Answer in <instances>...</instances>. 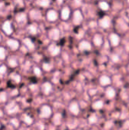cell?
Wrapping results in <instances>:
<instances>
[{"mask_svg": "<svg viewBox=\"0 0 129 130\" xmlns=\"http://www.w3.org/2000/svg\"><path fill=\"white\" fill-rule=\"evenodd\" d=\"M114 27L118 34H125L129 29L128 24L126 22L125 19L121 17H118L116 18L114 22Z\"/></svg>", "mask_w": 129, "mask_h": 130, "instance_id": "obj_1", "label": "cell"}, {"mask_svg": "<svg viewBox=\"0 0 129 130\" xmlns=\"http://www.w3.org/2000/svg\"><path fill=\"white\" fill-rule=\"evenodd\" d=\"M84 20V14L82 11L79 8H76L72 11L71 14V22L75 26L81 25Z\"/></svg>", "mask_w": 129, "mask_h": 130, "instance_id": "obj_2", "label": "cell"}, {"mask_svg": "<svg viewBox=\"0 0 129 130\" xmlns=\"http://www.w3.org/2000/svg\"><path fill=\"white\" fill-rule=\"evenodd\" d=\"M52 115V109L49 104H43L39 109V117L42 119H49Z\"/></svg>", "mask_w": 129, "mask_h": 130, "instance_id": "obj_3", "label": "cell"}, {"mask_svg": "<svg viewBox=\"0 0 129 130\" xmlns=\"http://www.w3.org/2000/svg\"><path fill=\"white\" fill-rule=\"evenodd\" d=\"M112 24V18L109 15H103L97 21V25L99 27L103 30H107Z\"/></svg>", "mask_w": 129, "mask_h": 130, "instance_id": "obj_4", "label": "cell"}, {"mask_svg": "<svg viewBox=\"0 0 129 130\" xmlns=\"http://www.w3.org/2000/svg\"><path fill=\"white\" fill-rule=\"evenodd\" d=\"M108 40L112 47H117L121 43V37L117 32H112L108 35Z\"/></svg>", "mask_w": 129, "mask_h": 130, "instance_id": "obj_5", "label": "cell"}, {"mask_svg": "<svg viewBox=\"0 0 129 130\" xmlns=\"http://www.w3.org/2000/svg\"><path fill=\"white\" fill-rule=\"evenodd\" d=\"M71 14H72V11L71 8L68 5H65L63 6L60 10L59 18L63 21H67L71 18Z\"/></svg>", "mask_w": 129, "mask_h": 130, "instance_id": "obj_6", "label": "cell"}, {"mask_svg": "<svg viewBox=\"0 0 129 130\" xmlns=\"http://www.w3.org/2000/svg\"><path fill=\"white\" fill-rule=\"evenodd\" d=\"M68 111L71 113V114H72L73 116H78L81 113V107H80V105H79V103L78 102V101L76 100H73L71 101L68 106Z\"/></svg>", "mask_w": 129, "mask_h": 130, "instance_id": "obj_7", "label": "cell"}, {"mask_svg": "<svg viewBox=\"0 0 129 130\" xmlns=\"http://www.w3.org/2000/svg\"><path fill=\"white\" fill-rule=\"evenodd\" d=\"M78 49L81 53L90 52L92 50V43L87 40H81L78 44Z\"/></svg>", "mask_w": 129, "mask_h": 130, "instance_id": "obj_8", "label": "cell"}, {"mask_svg": "<svg viewBox=\"0 0 129 130\" xmlns=\"http://www.w3.org/2000/svg\"><path fill=\"white\" fill-rule=\"evenodd\" d=\"M48 37L52 41H58L61 37V31L59 27H52L48 30Z\"/></svg>", "mask_w": 129, "mask_h": 130, "instance_id": "obj_9", "label": "cell"}, {"mask_svg": "<svg viewBox=\"0 0 129 130\" xmlns=\"http://www.w3.org/2000/svg\"><path fill=\"white\" fill-rule=\"evenodd\" d=\"M46 18L49 22H56L59 18V13L55 9L49 8L46 13Z\"/></svg>", "mask_w": 129, "mask_h": 130, "instance_id": "obj_10", "label": "cell"}, {"mask_svg": "<svg viewBox=\"0 0 129 130\" xmlns=\"http://www.w3.org/2000/svg\"><path fill=\"white\" fill-rule=\"evenodd\" d=\"M47 50L51 56L56 57L61 53V46L56 43H52L49 45Z\"/></svg>", "mask_w": 129, "mask_h": 130, "instance_id": "obj_11", "label": "cell"}, {"mask_svg": "<svg viewBox=\"0 0 129 130\" xmlns=\"http://www.w3.org/2000/svg\"><path fill=\"white\" fill-rule=\"evenodd\" d=\"M104 43V39H103V36L97 32L96 34H94L92 37V44L96 46V47H100L103 45Z\"/></svg>", "mask_w": 129, "mask_h": 130, "instance_id": "obj_12", "label": "cell"}, {"mask_svg": "<svg viewBox=\"0 0 129 130\" xmlns=\"http://www.w3.org/2000/svg\"><path fill=\"white\" fill-rule=\"evenodd\" d=\"M98 82H99V85L101 87L106 88L107 86L111 85L113 82H112V78L109 75H101L98 78Z\"/></svg>", "mask_w": 129, "mask_h": 130, "instance_id": "obj_13", "label": "cell"}, {"mask_svg": "<svg viewBox=\"0 0 129 130\" xmlns=\"http://www.w3.org/2000/svg\"><path fill=\"white\" fill-rule=\"evenodd\" d=\"M104 94H105V97L108 100H113L116 96V91L113 87L109 85L105 88Z\"/></svg>", "mask_w": 129, "mask_h": 130, "instance_id": "obj_14", "label": "cell"}, {"mask_svg": "<svg viewBox=\"0 0 129 130\" xmlns=\"http://www.w3.org/2000/svg\"><path fill=\"white\" fill-rule=\"evenodd\" d=\"M41 89H42V92L44 95H49L52 92V90H53V88H52V85L49 82H44L43 85H42V87H41Z\"/></svg>", "mask_w": 129, "mask_h": 130, "instance_id": "obj_15", "label": "cell"}, {"mask_svg": "<svg viewBox=\"0 0 129 130\" xmlns=\"http://www.w3.org/2000/svg\"><path fill=\"white\" fill-rule=\"evenodd\" d=\"M29 15H30V18L32 20H34V21H39L42 18L41 11L40 10H38V9H32L30 11Z\"/></svg>", "mask_w": 129, "mask_h": 130, "instance_id": "obj_16", "label": "cell"}, {"mask_svg": "<svg viewBox=\"0 0 129 130\" xmlns=\"http://www.w3.org/2000/svg\"><path fill=\"white\" fill-rule=\"evenodd\" d=\"M52 122L54 126H60L62 122V114L61 113H56V114H54L52 118Z\"/></svg>", "mask_w": 129, "mask_h": 130, "instance_id": "obj_17", "label": "cell"}, {"mask_svg": "<svg viewBox=\"0 0 129 130\" xmlns=\"http://www.w3.org/2000/svg\"><path fill=\"white\" fill-rule=\"evenodd\" d=\"M98 7H99V8L102 11H104V12L109 11L110 10V5H109V3L108 2L105 1V0L99 1V2H98Z\"/></svg>", "mask_w": 129, "mask_h": 130, "instance_id": "obj_18", "label": "cell"}, {"mask_svg": "<svg viewBox=\"0 0 129 130\" xmlns=\"http://www.w3.org/2000/svg\"><path fill=\"white\" fill-rule=\"evenodd\" d=\"M104 102L102 100H97L91 104V108L94 110H100L103 108Z\"/></svg>", "mask_w": 129, "mask_h": 130, "instance_id": "obj_19", "label": "cell"}, {"mask_svg": "<svg viewBox=\"0 0 129 130\" xmlns=\"http://www.w3.org/2000/svg\"><path fill=\"white\" fill-rule=\"evenodd\" d=\"M2 30L6 34H11L12 33V27L11 23L9 21H5L2 25Z\"/></svg>", "mask_w": 129, "mask_h": 130, "instance_id": "obj_20", "label": "cell"}, {"mask_svg": "<svg viewBox=\"0 0 129 130\" xmlns=\"http://www.w3.org/2000/svg\"><path fill=\"white\" fill-rule=\"evenodd\" d=\"M7 44L13 50H16L19 48V42L15 40H8L7 41Z\"/></svg>", "mask_w": 129, "mask_h": 130, "instance_id": "obj_21", "label": "cell"}, {"mask_svg": "<svg viewBox=\"0 0 129 130\" xmlns=\"http://www.w3.org/2000/svg\"><path fill=\"white\" fill-rule=\"evenodd\" d=\"M15 19H16V21H17L18 24H24L26 23V21H27V16H26L25 14L21 13V14H18L16 16Z\"/></svg>", "mask_w": 129, "mask_h": 130, "instance_id": "obj_22", "label": "cell"}, {"mask_svg": "<svg viewBox=\"0 0 129 130\" xmlns=\"http://www.w3.org/2000/svg\"><path fill=\"white\" fill-rule=\"evenodd\" d=\"M7 111L8 113L11 114V113H15L18 111V107L14 104V103H11V104H9L7 107Z\"/></svg>", "mask_w": 129, "mask_h": 130, "instance_id": "obj_23", "label": "cell"}, {"mask_svg": "<svg viewBox=\"0 0 129 130\" xmlns=\"http://www.w3.org/2000/svg\"><path fill=\"white\" fill-rule=\"evenodd\" d=\"M24 45H26V46L28 48L29 50H33L35 49L34 43L30 38H25L24 40Z\"/></svg>", "mask_w": 129, "mask_h": 130, "instance_id": "obj_24", "label": "cell"}, {"mask_svg": "<svg viewBox=\"0 0 129 130\" xmlns=\"http://www.w3.org/2000/svg\"><path fill=\"white\" fill-rule=\"evenodd\" d=\"M36 5H38L41 8H48L50 5V0H36Z\"/></svg>", "mask_w": 129, "mask_h": 130, "instance_id": "obj_25", "label": "cell"}, {"mask_svg": "<svg viewBox=\"0 0 129 130\" xmlns=\"http://www.w3.org/2000/svg\"><path fill=\"white\" fill-rule=\"evenodd\" d=\"M42 68L45 72H50L53 69L54 66L52 62H43L42 65Z\"/></svg>", "mask_w": 129, "mask_h": 130, "instance_id": "obj_26", "label": "cell"}, {"mask_svg": "<svg viewBox=\"0 0 129 130\" xmlns=\"http://www.w3.org/2000/svg\"><path fill=\"white\" fill-rule=\"evenodd\" d=\"M98 121V117L97 116L96 113H92L88 117V123L90 125H94L96 124Z\"/></svg>", "mask_w": 129, "mask_h": 130, "instance_id": "obj_27", "label": "cell"}, {"mask_svg": "<svg viewBox=\"0 0 129 130\" xmlns=\"http://www.w3.org/2000/svg\"><path fill=\"white\" fill-rule=\"evenodd\" d=\"M27 30L32 35H36L37 34V27L35 24H30L27 27Z\"/></svg>", "mask_w": 129, "mask_h": 130, "instance_id": "obj_28", "label": "cell"}, {"mask_svg": "<svg viewBox=\"0 0 129 130\" xmlns=\"http://www.w3.org/2000/svg\"><path fill=\"white\" fill-rule=\"evenodd\" d=\"M18 62H17V58H15V56H12L11 58L8 59V65L11 67H16L17 66Z\"/></svg>", "mask_w": 129, "mask_h": 130, "instance_id": "obj_29", "label": "cell"}, {"mask_svg": "<svg viewBox=\"0 0 129 130\" xmlns=\"http://www.w3.org/2000/svg\"><path fill=\"white\" fill-rule=\"evenodd\" d=\"M110 59H111L112 62H114V63H118V62L120 61V57H119V56L118 54H116V53L112 54V55L110 56Z\"/></svg>", "mask_w": 129, "mask_h": 130, "instance_id": "obj_30", "label": "cell"}, {"mask_svg": "<svg viewBox=\"0 0 129 130\" xmlns=\"http://www.w3.org/2000/svg\"><path fill=\"white\" fill-rule=\"evenodd\" d=\"M24 121L27 124V125H31L32 123H33V120L30 117H28V116H24Z\"/></svg>", "mask_w": 129, "mask_h": 130, "instance_id": "obj_31", "label": "cell"}, {"mask_svg": "<svg viewBox=\"0 0 129 130\" xmlns=\"http://www.w3.org/2000/svg\"><path fill=\"white\" fill-rule=\"evenodd\" d=\"M5 50L3 47H0V59H4L5 58Z\"/></svg>", "mask_w": 129, "mask_h": 130, "instance_id": "obj_32", "label": "cell"}, {"mask_svg": "<svg viewBox=\"0 0 129 130\" xmlns=\"http://www.w3.org/2000/svg\"><path fill=\"white\" fill-rule=\"evenodd\" d=\"M33 72H34V74H35L36 76H40L41 74H42V72H41L40 69L38 68V67H35V68L33 69Z\"/></svg>", "mask_w": 129, "mask_h": 130, "instance_id": "obj_33", "label": "cell"}, {"mask_svg": "<svg viewBox=\"0 0 129 130\" xmlns=\"http://www.w3.org/2000/svg\"><path fill=\"white\" fill-rule=\"evenodd\" d=\"M6 101V94L5 92H2L0 94V102L3 103Z\"/></svg>", "mask_w": 129, "mask_h": 130, "instance_id": "obj_34", "label": "cell"}, {"mask_svg": "<svg viewBox=\"0 0 129 130\" xmlns=\"http://www.w3.org/2000/svg\"><path fill=\"white\" fill-rule=\"evenodd\" d=\"M12 78L17 83L20 82V81H21V76L19 75H12Z\"/></svg>", "mask_w": 129, "mask_h": 130, "instance_id": "obj_35", "label": "cell"}, {"mask_svg": "<svg viewBox=\"0 0 129 130\" xmlns=\"http://www.w3.org/2000/svg\"><path fill=\"white\" fill-rule=\"evenodd\" d=\"M6 72V67L5 66H2L0 67V75H3L5 74Z\"/></svg>", "mask_w": 129, "mask_h": 130, "instance_id": "obj_36", "label": "cell"}, {"mask_svg": "<svg viewBox=\"0 0 129 130\" xmlns=\"http://www.w3.org/2000/svg\"><path fill=\"white\" fill-rule=\"evenodd\" d=\"M16 5H19L21 6L24 5V3H23V0H14Z\"/></svg>", "mask_w": 129, "mask_h": 130, "instance_id": "obj_37", "label": "cell"}, {"mask_svg": "<svg viewBox=\"0 0 129 130\" xmlns=\"http://www.w3.org/2000/svg\"><path fill=\"white\" fill-rule=\"evenodd\" d=\"M11 123H13V125L14 126H18V122L16 120H11Z\"/></svg>", "mask_w": 129, "mask_h": 130, "instance_id": "obj_38", "label": "cell"}, {"mask_svg": "<svg viewBox=\"0 0 129 130\" xmlns=\"http://www.w3.org/2000/svg\"><path fill=\"white\" fill-rule=\"evenodd\" d=\"M126 70H127V72L129 74V62H128L127 66H126Z\"/></svg>", "mask_w": 129, "mask_h": 130, "instance_id": "obj_39", "label": "cell"}, {"mask_svg": "<svg viewBox=\"0 0 129 130\" xmlns=\"http://www.w3.org/2000/svg\"><path fill=\"white\" fill-rule=\"evenodd\" d=\"M62 2H63V0H57V2L59 5H61L62 3Z\"/></svg>", "mask_w": 129, "mask_h": 130, "instance_id": "obj_40", "label": "cell"}, {"mask_svg": "<svg viewBox=\"0 0 129 130\" xmlns=\"http://www.w3.org/2000/svg\"><path fill=\"white\" fill-rule=\"evenodd\" d=\"M127 15H128V20H129V9L127 10Z\"/></svg>", "mask_w": 129, "mask_h": 130, "instance_id": "obj_41", "label": "cell"}, {"mask_svg": "<svg viewBox=\"0 0 129 130\" xmlns=\"http://www.w3.org/2000/svg\"><path fill=\"white\" fill-rule=\"evenodd\" d=\"M126 2H127V3L129 5V0H126Z\"/></svg>", "mask_w": 129, "mask_h": 130, "instance_id": "obj_42", "label": "cell"}, {"mask_svg": "<svg viewBox=\"0 0 129 130\" xmlns=\"http://www.w3.org/2000/svg\"><path fill=\"white\" fill-rule=\"evenodd\" d=\"M2 112H1V111H0V117H1V116H2Z\"/></svg>", "mask_w": 129, "mask_h": 130, "instance_id": "obj_43", "label": "cell"}, {"mask_svg": "<svg viewBox=\"0 0 129 130\" xmlns=\"http://www.w3.org/2000/svg\"><path fill=\"white\" fill-rule=\"evenodd\" d=\"M0 40H1V36H0Z\"/></svg>", "mask_w": 129, "mask_h": 130, "instance_id": "obj_44", "label": "cell"}, {"mask_svg": "<svg viewBox=\"0 0 129 130\" xmlns=\"http://www.w3.org/2000/svg\"><path fill=\"white\" fill-rule=\"evenodd\" d=\"M128 106H129V101H128Z\"/></svg>", "mask_w": 129, "mask_h": 130, "instance_id": "obj_45", "label": "cell"}]
</instances>
